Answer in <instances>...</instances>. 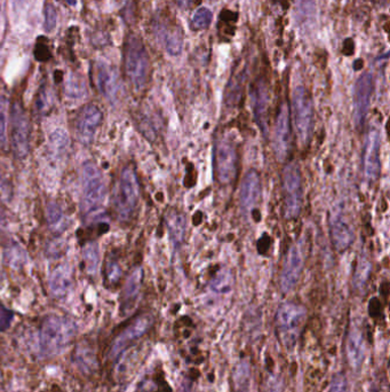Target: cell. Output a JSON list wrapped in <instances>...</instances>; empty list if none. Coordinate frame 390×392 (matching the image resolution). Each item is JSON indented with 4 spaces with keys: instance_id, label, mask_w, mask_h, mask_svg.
I'll return each mask as SVG.
<instances>
[{
    "instance_id": "1",
    "label": "cell",
    "mask_w": 390,
    "mask_h": 392,
    "mask_svg": "<svg viewBox=\"0 0 390 392\" xmlns=\"http://www.w3.org/2000/svg\"><path fill=\"white\" fill-rule=\"evenodd\" d=\"M140 200L138 176L132 167H124L111 193V208L118 222H129L136 215Z\"/></svg>"
},
{
    "instance_id": "2",
    "label": "cell",
    "mask_w": 390,
    "mask_h": 392,
    "mask_svg": "<svg viewBox=\"0 0 390 392\" xmlns=\"http://www.w3.org/2000/svg\"><path fill=\"white\" fill-rule=\"evenodd\" d=\"M124 71L125 76L136 91L147 87L150 76V58L141 38L129 34L123 47Z\"/></svg>"
},
{
    "instance_id": "3",
    "label": "cell",
    "mask_w": 390,
    "mask_h": 392,
    "mask_svg": "<svg viewBox=\"0 0 390 392\" xmlns=\"http://www.w3.org/2000/svg\"><path fill=\"white\" fill-rule=\"evenodd\" d=\"M76 326L69 319L51 315L43 322L39 333V349L44 355H60L74 337Z\"/></svg>"
},
{
    "instance_id": "4",
    "label": "cell",
    "mask_w": 390,
    "mask_h": 392,
    "mask_svg": "<svg viewBox=\"0 0 390 392\" xmlns=\"http://www.w3.org/2000/svg\"><path fill=\"white\" fill-rule=\"evenodd\" d=\"M107 189L105 178L98 165L86 162L82 169V198L80 209L84 216H94L101 210L105 202Z\"/></svg>"
},
{
    "instance_id": "5",
    "label": "cell",
    "mask_w": 390,
    "mask_h": 392,
    "mask_svg": "<svg viewBox=\"0 0 390 392\" xmlns=\"http://www.w3.org/2000/svg\"><path fill=\"white\" fill-rule=\"evenodd\" d=\"M293 125L300 145L311 141L313 129V107L311 96L304 87H298L293 92Z\"/></svg>"
},
{
    "instance_id": "6",
    "label": "cell",
    "mask_w": 390,
    "mask_h": 392,
    "mask_svg": "<svg viewBox=\"0 0 390 392\" xmlns=\"http://www.w3.org/2000/svg\"><path fill=\"white\" fill-rule=\"evenodd\" d=\"M306 317L307 311L304 306L293 303H286L280 305L277 311L276 324L280 340L286 348L292 349L295 346L306 322Z\"/></svg>"
},
{
    "instance_id": "7",
    "label": "cell",
    "mask_w": 390,
    "mask_h": 392,
    "mask_svg": "<svg viewBox=\"0 0 390 392\" xmlns=\"http://www.w3.org/2000/svg\"><path fill=\"white\" fill-rule=\"evenodd\" d=\"M10 123L11 148L18 160H23L30 151V121L20 101L11 107Z\"/></svg>"
},
{
    "instance_id": "8",
    "label": "cell",
    "mask_w": 390,
    "mask_h": 392,
    "mask_svg": "<svg viewBox=\"0 0 390 392\" xmlns=\"http://www.w3.org/2000/svg\"><path fill=\"white\" fill-rule=\"evenodd\" d=\"M215 177L221 185H229L236 179L238 171V156L234 142L222 137L215 142L213 151Z\"/></svg>"
},
{
    "instance_id": "9",
    "label": "cell",
    "mask_w": 390,
    "mask_h": 392,
    "mask_svg": "<svg viewBox=\"0 0 390 392\" xmlns=\"http://www.w3.org/2000/svg\"><path fill=\"white\" fill-rule=\"evenodd\" d=\"M284 213L286 220H294L301 213L302 180L298 164L286 165L283 171Z\"/></svg>"
},
{
    "instance_id": "10",
    "label": "cell",
    "mask_w": 390,
    "mask_h": 392,
    "mask_svg": "<svg viewBox=\"0 0 390 392\" xmlns=\"http://www.w3.org/2000/svg\"><path fill=\"white\" fill-rule=\"evenodd\" d=\"M103 113L98 106L89 103L78 111L74 120V133L77 139L84 145L92 144L96 132L101 127Z\"/></svg>"
},
{
    "instance_id": "11",
    "label": "cell",
    "mask_w": 390,
    "mask_h": 392,
    "mask_svg": "<svg viewBox=\"0 0 390 392\" xmlns=\"http://www.w3.org/2000/svg\"><path fill=\"white\" fill-rule=\"evenodd\" d=\"M92 80L98 92L108 101L115 102L120 92L118 71L105 62L98 61L92 65Z\"/></svg>"
},
{
    "instance_id": "12",
    "label": "cell",
    "mask_w": 390,
    "mask_h": 392,
    "mask_svg": "<svg viewBox=\"0 0 390 392\" xmlns=\"http://www.w3.org/2000/svg\"><path fill=\"white\" fill-rule=\"evenodd\" d=\"M373 89L375 81L371 72L363 74L353 87V118L355 125L358 129L364 125L368 118Z\"/></svg>"
},
{
    "instance_id": "13",
    "label": "cell",
    "mask_w": 390,
    "mask_h": 392,
    "mask_svg": "<svg viewBox=\"0 0 390 392\" xmlns=\"http://www.w3.org/2000/svg\"><path fill=\"white\" fill-rule=\"evenodd\" d=\"M155 34L169 56L181 54L185 41V32L181 25L173 20H160L155 25Z\"/></svg>"
},
{
    "instance_id": "14",
    "label": "cell",
    "mask_w": 390,
    "mask_h": 392,
    "mask_svg": "<svg viewBox=\"0 0 390 392\" xmlns=\"http://www.w3.org/2000/svg\"><path fill=\"white\" fill-rule=\"evenodd\" d=\"M273 147L278 161H285L291 149V124L290 110L286 103L280 106L273 127Z\"/></svg>"
},
{
    "instance_id": "15",
    "label": "cell",
    "mask_w": 390,
    "mask_h": 392,
    "mask_svg": "<svg viewBox=\"0 0 390 392\" xmlns=\"http://www.w3.org/2000/svg\"><path fill=\"white\" fill-rule=\"evenodd\" d=\"M304 253L299 244L290 248L284 260L283 269L280 272V284L283 293L293 291L298 284L304 269Z\"/></svg>"
},
{
    "instance_id": "16",
    "label": "cell",
    "mask_w": 390,
    "mask_h": 392,
    "mask_svg": "<svg viewBox=\"0 0 390 392\" xmlns=\"http://www.w3.org/2000/svg\"><path fill=\"white\" fill-rule=\"evenodd\" d=\"M253 116L264 136L268 133V106H269V89L264 77H259L252 84L251 91Z\"/></svg>"
},
{
    "instance_id": "17",
    "label": "cell",
    "mask_w": 390,
    "mask_h": 392,
    "mask_svg": "<svg viewBox=\"0 0 390 392\" xmlns=\"http://www.w3.org/2000/svg\"><path fill=\"white\" fill-rule=\"evenodd\" d=\"M380 134L371 130L366 136L363 151V171L366 179L375 180L380 173Z\"/></svg>"
},
{
    "instance_id": "18",
    "label": "cell",
    "mask_w": 390,
    "mask_h": 392,
    "mask_svg": "<svg viewBox=\"0 0 390 392\" xmlns=\"http://www.w3.org/2000/svg\"><path fill=\"white\" fill-rule=\"evenodd\" d=\"M152 324V318L150 315H141L136 318L129 327L120 333L119 336L115 340L114 344L111 346L110 357L112 359L118 358V355L123 353L124 350L134 341L138 340L142 335L147 333Z\"/></svg>"
},
{
    "instance_id": "19",
    "label": "cell",
    "mask_w": 390,
    "mask_h": 392,
    "mask_svg": "<svg viewBox=\"0 0 390 392\" xmlns=\"http://www.w3.org/2000/svg\"><path fill=\"white\" fill-rule=\"evenodd\" d=\"M330 233L332 242L339 253L347 251L355 239L353 227L344 213L335 211L330 217Z\"/></svg>"
},
{
    "instance_id": "20",
    "label": "cell",
    "mask_w": 390,
    "mask_h": 392,
    "mask_svg": "<svg viewBox=\"0 0 390 392\" xmlns=\"http://www.w3.org/2000/svg\"><path fill=\"white\" fill-rule=\"evenodd\" d=\"M261 198V178L256 171L246 173L240 187V203L244 213H251Z\"/></svg>"
},
{
    "instance_id": "21",
    "label": "cell",
    "mask_w": 390,
    "mask_h": 392,
    "mask_svg": "<svg viewBox=\"0 0 390 392\" xmlns=\"http://www.w3.org/2000/svg\"><path fill=\"white\" fill-rule=\"evenodd\" d=\"M142 280H143V270L141 267L134 270L129 275L122 293V311L124 313H129L136 306L141 291Z\"/></svg>"
},
{
    "instance_id": "22",
    "label": "cell",
    "mask_w": 390,
    "mask_h": 392,
    "mask_svg": "<svg viewBox=\"0 0 390 392\" xmlns=\"http://www.w3.org/2000/svg\"><path fill=\"white\" fill-rule=\"evenodd\" d=\"M346 355L351 368L358 369L364 360L365 355V343L362 331L358 328H353L348 335L346 343Z\"/></svg>"
},
{
    "instance_id": "23",
    "label": "cell",
    "mask_w": 390,
    "mask_h": 392,
    "mask_svg": "<svg viewBox=\"0 0 390 392\" xmlns=\"http://www.w3.org/2000/svg\"><path fill=\"white\" fill-rule=\"evenodd\" d=\"M72 286V271L65 264L58 266L49 277V289L53 296L62 298L70 291Z\"/></svg>"
},
{
    "instance_id": "24",
    "label": "cell",
    "mask_w": 390,
    "mask_h": 392,
    "mask_svg": "<svg viewBox=\"0 0 390 392\" xmlns=\"http://www.w3.org/2000/svg\"><path fill=\"white\" fill-rule=\"evenodd\" d=\"M238 13L229 8H223L219 14V34L225 37H233L236 31V22L238 21Z\"/></svg>"
},
{
    "instance_id": "25",
    "label": "cell",
    "mask_w": 390,
    "mask_h": 392,
    "mask_svg": "<svg viewBox=\"0 0 390 392\" xmlns=\"http://www.w3.org/2000/svg\"><path fill=\"white\" fill-rule=\"evenodd\" d=\"M235 392H251L252 377L249 364L242 362L236 367L234 374Z\"/></svg>"
},
{
    "instance_id": "26",
    "label": "cell",
    "mask_w": 390,
    "mask_h": 392,
    "mask_svg": "<svg viewBox=\"0 0 390 392\" xmlns=\"http://www.w3.org/2000/svg\"><path fill=\"white\" fill-rule=\"evenodd\" d=\"M211 289L215 293H226L233 289L234 277L229 270H220L211 282Z\"/></svg>"
},
{
    "instance_id": "27",
    "label": "cell",
    "mask_w": 390,
    "mask_h": 392,
    "mask_svg": "<svg viewBox=\"0 0 390 392\" xmlns=\"http://www.w3.org/2000/svg\"><path fill=\"white\" fill-rule=\"evenodd\" d=\"M11 105L6 96L0 94V146L4 149L7 146V127L10 122Z\"/></svg>"
},
{
    "instance_id": "28",
    "label": "cell",
    "mask_w": 390,
    "mask_h": 392,
    "mask_svg": "<svg viewBox=\"0 0 390 392\" xmlns=\"http://www.w3.org/2000/svg\"><path fill=\"white\" fill-rule=\"evenodd\" d=\"M246 78V69L237 71L236 74L233 76L230 82L228 84L227 87V101L228 103H236L237 100L240 99L242 90H243V85L245 83Z\"/></svg>"
},
{
    "instance_id": "29",
    "label": "cell",
    "mask_w": 390,
    "mask_h": 392,
    "mask_svg": "<svg viewBox=\"0 0 390 392\" xmlns=\"http://www.w3.org/2000/svg\"><path fill=\"white\" fill-rule=\"evenodd\" d=\"M212 21V11L209 10L207 7H200L195 11L189 25H190V29L193 31H203L209 29Z\"/></svg>"
},
{
    "instance_id": "30",
    "label": "cell",
    "mask_w": 390,
    "mask_h": 392,
    "mask_svg": "<svg viewBox=\"0 0 390 392\" xmlns=\"http://www.w3.org/2000/svg\"><path fill=\"white\" fill-rule=\"evenodd\" d=\"M372 265L366 257L363 256L357 263L355 274H353V284L357 289L365 287L366 282L369 280L371 274Z\"/></svg>"
},
{
    "instance_id": "31",
    "label": "cell",
    "mask_w": 390,
    "mask_h": 392,
    "mask_svg": "<svg viewBox=\"0 0 390 392\" xmlns=\"http://www.w3.org/2000/svg\"><path fill=\"white\" fill-rule=\"evenodd\" d=\"M84 265L89 274H94L98 269L100 257H98V248L96 244H91L85 247L83 251Z\"/></svg>"
},
{
    "instance_id": "32",
    "label": "cell",
    "mask_w": 390,
    "mask_h": 392,
    "mask_svg": "<svg viewBox=\"0 0 390 392\" xmlns=\"http://www.w3.org/2000/svg\"><path fill=\"white\" fill-rule=\"evenodd\" d=\"M46 220L48 225L52 229H58L62 225V222H65V213L62 210L61 206L52 202L47 206L46 209Z\"/></svg>"
},
{
    "instance_id": "33",
    "label": "cell",
    "mask_w": 390,
    "mask_h": 392,
    "mask_svg": "<svg viewBox=\"0 0 390 392\" xmlns=\"http://www.w3.org/2000/svg\"><path fill=\"white\" fill-rule=\"evenodd\" d=\"M169 229L173 241L181 242L185 235L186 220L181 215H173L169 217Z\"/></svg>"
},
{
    "instance_id": "34",
    "label": "cell",
    "mask_w": 390,
    "mask_h": 392,
    "mask_svg": "<svg viewBox=\"0 0 390 392\" xmlns=\"http://www.w3.org/2000/svg\"><path fill=\"white\" fill-rule=\"evenodd\" d=\"M103 274H105V282L108 284H117L119 279L122 278V267H120L119 263L114 258L105 260Z\"/></svg>"
},
{
    "instance_id": "35",
    "label": "cell",
    "mask_w": 390,
    "mask_h": 392,
    "mask_svg": "<svg viewBox=\"0 0 390 392\" xmlns=\"http://www.w3.org/2000/svg\"><path fill=\"white\" fill-rule=\"evenodd\" d=\"M51 47H49V42L46 37L38 38L34 46V58L40 62L48 61L51 59Z\"/></svg>"
},
{
    "instance_id": "36",
    "label": "cell",
    "mask_w": 390,
    "mask_h": 392,
    "mask_svg": "<svg viewBox=\"0 0 390 392\" xmlns=\"http://www.w3.org/2000/svg\"><path fill=\"white\" fill-rule=\"evenodd\" d=\"M51 96H49L48 90L46 87H41L37 94V99H36V110L39 114H46L47 111L51 108Z\"/></svg>"
},
{
    "instance_id": "37",
    "label": "cell",
    "mask_w": 390,
    "mask_h": 392,
    "mask_svg": "<svg viewBox=\"0 0 390 392\" xmlns=\"http://www.w3.org/2000/svg\"><path fill=\"white\" fill-rule=\"evenodd\" d=\"M67 94L72 98H80L85 94V83L80 81L79 78L72 77L67 84Z\"/></svg>"
},
{
    "instance_id": "38",
    "label": "cell",
    "mask_w": 390,
    "mask_h": 392,
    "mask_svg": "<svg viewBox=\"0 0 390 392\" xmlns=\"http://www.w3.org/2000/svg\"><path fill=\"white\" fill-rule=\"evenodd\" d=\"M25 253L18 246L12 247L6 251V260L10 265L19 267V266H21L25 263Z\"/></svg>"
},
{
    "instance_id": "39",
    "label": "cell",
    "mask_w": 390,
    "mask_h": 392,
    "mask_svg": "<svg viewBox=\"0 0 390 392\" xmlns=\"http://www.w3.org/2000/svg\"><path fill=\"white\" fill-rule=\"evenodd\" d=\"M49 141H51L53 148L56 151H65V147L68 145V137L65 134V131L56 130L51 134Z\"/></svg>"
},
{
    "instance_id": "40",
    "label": "cell",
    "mask_w": 390,
    "mask_h": 392,
    "mask_svg": "<svg viewBox=\"0 0 390 392\" xmlns=\"http://www.w3.org/2000/svg\"><path fill=\"white\" fill-rule=\"evenodd\" d=\"M44 27H45V30L53 31V29L56 28V22H58V13H56V8L53 5L48 4L45 6V11H44Z\"/></svg>"
},
{
    "instance_id": "41",
    "label": "cell",
    "mask_w": 390,
    "mask_h": 392,
    "mask_svg": "<svg viewBox=\"0 0 390 392\" xmlns=\"http://www.w3.org/2000/svg\"><path fill=\"white\" fill-rule=\"evenodd\" d=\"M119 11L123 14L124 19L131 20L134 16L136 0H116Z\"/></svg>"
},
{
    "instance_id": "42",
    "label": "cell",
    "mask_w": 390,
    "mask_h": 392,
    "mask_svg": "<svg viewBox=\"0 0 390 392\" xmlns=\"http://www.w3.org/2000/svg\"><path fill=\"white\" fill-rule=\"evenodd\" d=\"M92 355V352L89 351L86 346H79L76 353V360L80 367H91L89 365L93 364V358H86L87 355Z\"/></svg>"
},
{
    "instance_id": "43",
    "label": "cell",
    "mask_w": 390,
    "mask_h": 392,
    "mask_svg": "<svg viewBox=\"0 0 390 392\" xmlns=\"http://www.w3.org/2000/svg\"><path fill=\"white\" fill-rule=\"evenodd\" d=\"M12 318V312H11L10 310H7L6 308H4V306L0 304V331H4L5 328L10 326Z\"/></svg>"
},
{
    "instance_id": "44",
    "label": "cell",
    "mask_w": 390,
    "mask_h": 392,
    "mask_svg": "<svg viewBox=\"0 0 390 392\" xmlns=\"http://www.w3.org/2000/svg\"><path fill=\"white\" fill-rule=\"evenodd\" d=\"M346 391V379L342 375H337L332 381L329 392Z\"/></svg>"
},
{
    "instance_id": "45",
    "label": "cell",
    "mask_w": 390,
    "mask_h": 392,
    "mask_svg": "<svg viewBox=\"0 0 390 392\" xmlns=\"http://www.w3.org/2000/svg\"><path fill=\"white\" fill-rule=\"evenodd\" d=\"M355 52V42L353 38H346L344 42V46H342V53L344 56H353Z\"/></svg>"
},
{
    "instance_id": "46",
    "label": "cell",
    "mask_w": 390,
    "mask_h": 392,
    "mask_svg": "<svg viewBox=\"0 0 390 392\" xmlns=\"http://www.w3.org/2000/svg\"><path fill=\"white\" fill-rule=\"evenodd\" d=\"M266 392H283V388H282V383L278 379H271L269 383H268L267 391Z\"/></svg>"
},
{
    "instance_id": "47",
    "label": "cell",
    "mask_w": 390,
    "mask_h": 392,
    "mask_svg": "<svg viewBox=\"0 0 390 392\" xmlns=\"http://www.w3.org/2000/svg\"><path fill=\"white\" fill-rule=\"evenodd\" d=\"M178 7H181L182 10H188L191 5L194 4V0H176Z\"/></svg>"
},
{
    "instance_id": "48",
    "label": "cell",
    "mask_w": 390,
    "mask_h": 392,
    "mask_svg": "<svg viewBox=\"0 0 390 392\" xmlns=\"http://www.w3.org/2000/svg\"><path fill=\"white\" fill-rule=\"evenodd\" d=\"M363 65H364V61L358 59L355 61V63H353V68H355V70H360V69L363 68Z\"/></svg>"
},
{
    "instance_id": "49",
    "label": "cell",
    "mask_w": 390,
    "mask_h": 392,
    "mask_svg": "<svg viewBox=\"0 0 390 392\" xmlns=\"http://www.w3.org/2000/svg\"><path fill=\"white\" fill-rule=\"evenodd\" d=\"M65 1H67V4L70 5V6H74V5H76V0H65Z\"/></svg>"
},
{
    "instance_id": "50",
    "label": "cell",
    "mask_w": 390,
    "mask_h": 392,
    "mask_svg": "<svg viewBox=\"0 0 390 392\" xmlns=\"http://www.w3.org/2000/svg\"><path fill=\"white\" fill-rule=\"evenodd\" d=\"M378 1L381 5H387L388 4V0H378Z\"/></svg>"
},
{
    "instance_id": "51",
    "label": "cell",
    "mask_w": 390,
    "mask_h": 392,
    "mask_svg": "<svg viewBox=\"0 0 390 392\" xmlns=\"http://www.w3.org/2000/svg\"><path fill=\"white\" fill-rule=\"evenodd\" d=\"M212 1H218V0H212Z\"/></svg>"
}]
</instances>
